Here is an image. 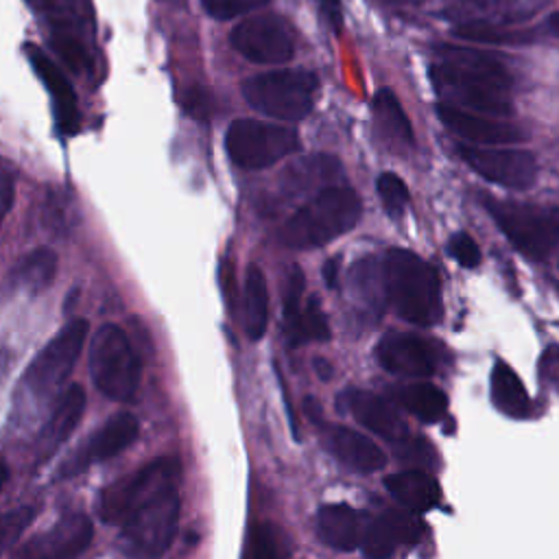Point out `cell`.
Returning a JSON list of instances; mask_svg holds the SVG:
<instances>
[{
  "label": "cell",
  "instance_id": "obj_40",
  "mask_svg": "<svg viewBox=\"0 0 559 559\" xmlns=\"http://www.w3.org/2000/svg\"><path fill=\"white\" fill-rule=\"evenodd\" d=\"M319 7V13L328 22L332 31H341L343 24V11H341V0H314Z\"/></svg>",
  "mask_w": 559,
  "mask_h": 559
},
{
  "label": "cell",
  "instance_id": "obj_36",
  "mask_svg": "<svg viewBox=\"0 0 559 559\" xmlns=\"http://www.w3.org/2000/svg\"><path fill=\"white\" fill-rule=\"evenodd\" d=\"M205 11L216 17V20H229V17H238L242 13H249L262 4H266L269 0H201Z\"/></svg>",
  "mask_w": 559,
  "mask_h": 559
},
{
  "label": "cell",
  "instance_id": "obj_7",
  "mask_svg": "<svg viewBox=\"0 0 559 559\" xmlns=\"http://www.w3.org/2000/svg\"><path fill=\"white\" fill-rule=\"evenodd\" d=\"M317 92L319 81L308 70H273L242 83V96L253 109L288 122L301 120L312 111Z\"/></svg>",
  "mask_w": 559,
  "mask_h": 559
},
{
  "label": "cell",
  "instance_id": "obj_24",
  "mask_svg": "<svg viewBox=\"0 0 559 559\" xmlns=\"http://www.w3.org/2000/svg\"><path fill=\"white\" fill-rule=\"evenodd\" d=\"M57 273V253L52 249L39 247L26 253L11 271V284L26 293V295H39L44 293Z\"/></svg>",
  "mask_w": 559,
  "mask_h": 559
},
{
  "label": "cell",
  "instance_id": "obj_38",
  "mask_svg": "<svg viewBox=\"0 0 559 559\" xmlns=\"http://www.w3.org/2000/svg\"><path fill=\"white\" fill-rule=\"evenodd\" d=\"M33 518H35L33 507H17V509H13L4 515V520H2V544H4V548H9L13 542H17V537L33 522Z\"/></svg>",
  "mask_w": 559,
  "mask_h": 559
},
{
  "label": "cell",
  "instance_id": "obj_19",
  "mask_svg": "<svg viewBox=\"0 0 559 559\" xmlns=\"http://www.w3.org/2000/svg\"><path fill=\"white\" fill-rule=\"evenodd\" d=\"M321 441L330 454L356 472H378L386 456L367 435L347 426H323Z\"/></svg>",
  "mask_w": 559,
  "mask_h": 559
},
{
  "label": "cell",
  "instance_id": "obj_6",
  "mask_svg": "<svg viewBox=\"0 0 559 559\" xmlns=\"http://www.w3.org/2000/svg\"><path fill=\"white\" fill-rule=\"evenodd\" d=\"M483 203L522 255L542 260L559 247V205H531L491 197H485Z\"/></svg>",
  "mask_w": 559,
  "mask_h": 559
},
{
  "label": "cell",
  "instance_id": "obj_12",
  "mask_svg": "<svg viewBox=\"0 0 559 559\" xmlns=\"http://www.w3.org/2000/svg\"><path fill=\"white\" fill-rule=\"evenodd\" d=\"M231 46L249 61L275 66L295 52L290 26L280 15H255L231 31Z\"/></svg>",
  "mask_w": 559,
  "mask_h": 559
},
{
  "label": "cell",
  "instance_id": "obj_33",
  "mask_svg": "<svg viewBox=\"0 0 559 559\" xmlns=\"http://www.w3.org/2000/svg\"><path fill=\"white\" fill-rule=\"evenodd\" d=\"M376 188H378V197H380L386 214L393 218L402 216L408 205V199H411L406 183L395 173H382L378 177Z\"/></svg>",
  "mask_w": 559,
  "mask_h": 559
},
{
  "label": "cell",
  "instance_id": "obj_46",
  "mask_svg": "<svg viewBox=\"0 0 559 559\" xmlns=\"http://www.w3.org/2000/svg\"><path fill=\"white\" fill-rule=\"evenodd\" d=\"M384 4H397V7H415L421 4L424 0H382Z\"/></svg>",
  "mask_w": 559,
  "mask_h": 559
},
{
  "label": "cell",
  "instance_id": "obj_13",
  "mask_svg": "<svg viewBox=\"0 0 559 559\" xmlns=\"http://www.w3.org/2000/svg\"><path fill=\"white\" fill-rule=\"evenodd\" d=\"M138 419L131 413L111 415L103 426H98V430L90 435V439L81 443L72 456L61 463L57 478H70L98 461L116 456L138 439Z\"/></svg>",
  "mask_w": 559,
  "mask_h": 559
},
{
  "label": "cell",
  "instance_id": "obj_20",
  "mask_svg": "<svg viewBox=\"0 0 559 559\" xmlns=\"http://www.w3.org/2000/svg\"><path fill=\"white\" fill-rule=\"evenodd\" d=\"M85 411V393L81 384H70L68 389H63V393L59 395V400H55L52 411L37 437V454L39 461H46L48 456H52L63 441L74 432L76 424L81 421Z\"/></svg>",
  "mask_w": 559,
  "mask_h": 559
},
{
  "label": "cell",
  "instance_id": "obj_26",
  "mask_svg": "<svg viewBox=\"0 0 559 559\" xmlns=\"http://www.w3.org/2000/svg\"><path fill=\"white\" fill-rule=\"evenodd\" d=\"M491 402L509 417H526L531 411V400L520 376L504 360H496L491 369Z\"/></svg>",
  "mask_w": 559,
  "mask_h": 559
},
{
  "label": "cell",
  "instance_id": "obj_41",
  "mask_svg": "<svg viewBox=\"0 0 559 559\" xmlns=\"http://www.w3.org/2000/svg\"><path fill=\"white\" fill-rule=\"evenodd\" d=\"M183 107L197 116V118H205L210 114V96L201 90H190L188 96L183 98Z\"/></svg>",
  "mask_w": 559,
  "mask_h": 559
},
{
  "label": "cell",
  "instance_id": "obj_14",
  "mask_svg": "<svg viewBox=\"0 0 559 559\" xmlns=\"http://www.w3.org/2000/svg\"><path fill=\"white\" fill-rule=\"evenodd\" d=\"M92 520L85 513H68L44 533L20 546V559H76L92 542Z\"/></svg>",
  "mask_w": 559,
  "mask_h": 559
},
{
  "label": "cell",
  "instance_id": "obj_32",
  "mask_svg": "<svg viewBox=\"0 0 559 559\" xmlns=\"http://www.w3.org/2000/svg\"><path fill=\"white\" fill-rule=\"evenodd\" d=\"M397 544H400V539H397L386 513L367 522L362 542H360L367 559H389Z\"/></svg>",
  "mask_w": 559,
  "mask_h": 559
},
{
  "label": "cell",
  "instance_id": "obj_45",
  "mask_svg": "<svg viewBox=\"0 0 559 559\" xmlns=\"http://www.w3.org/2000/svg\"><path fill=\"white\" fill-rule=\"evenodd\" d=\"M544 28H546L548 33H552L555 37H559V11L550 13V15L544 20Z\"/></svg>",
  "mask_w": 559,
  "mask_h": 559
},
{
  "label": "cell",
  "instance_id": "obj_4",
  "mask_svg": "<svg viewBox=\"0 0 559 559\" xmlns=\"http://www.w3.org/2000/svg\"><path fill=\"white\" fill-rule=\"evenodd\" d=\"M179 522V489L168 485L142 500L120 528V548L129 559H159L170 548Z\"/></svg>",
  "mask_w": 559,
  "mask_h": 559
},
{
  "label": "cell",
  "instance_id": "obj_23",
  "mask_svg": "<svg viewBox=\"0 0 559 559\" xmlns=\"http://www.w3.org/2000/svg\"><path fill=\"white\" fill-rule=\"evenodd\" d=\"M384 487L404 509L415 513H424L437 507L441 498L439 483L421 469H406V472L391 474L386 476Z\"/></svg>",
  "mask_w": 559,
  "mask_h": 559
},
{
  "label": "cell",
  "instance_id": "obj_21",
  "mask_svg": "<svg viewBox=\"0 0 559 559\" xmlns=\"http://www.w3.org/2000/svg\"><path fill=\"white\" fill-rule=\"evenodd\" d=\"M347 406L356 417V421L367 430L376 432L378 437L393 443H402V439L406 437L404 419L397 415V411L389 402H384L376 393L352 391L347 393Z\"/></svg>",
  "mask_w": 559,
  "mask_h": 559
},
{
  "label": "cell",
  "instance_id": "obj_39",
  "mask_svg": "<svg viewBox=\"0 0 559 559\" xmlns=\"http://www.w3.org/2000/svg\"><path fill=\"white\" fill-rule=\"evenodd\" d=\"M539 373L546 384L559 389V347L546 349V354L542 356V362H539Z\"/></svg>",
  "mask_w": 559,
  "mask_h": 559
},
{
  "label": "cell",
  "instance_id": "obj_35",
  "mask_svg": "<svg viewBox=\"0 0 559 559\" xmlns=\"http://www.w3.org/2000/svg\"><path fill=\"white\" fill-rule=\"evenodd\" d=\"M304 288H306L304 271L297 264H293L286 277V288H284V319L295 317L304 308Z\"/></svg>",
  "mask_w": 559,
  "mask_h": 559
},
{
  "label": "cell",
  "instance_id": "obj_3",
  "mask_svg": "<svg viewBox=\"0 0 559 559\" xmlns=\"http://www.w3.org/2000/svg\"><path fill=\"white\" fill-rule=\"evenodd\" d=\"M358 218V194L345 186H328L282 225L280 240L290 249L321 247L349 231Z\"/></svg>",
  "mask_w": 559,
  "mask_h": 559
},
{
  "label": "cell",
  "instance_id": "obj_31",
  "mask_svg": "<svg viewBox=\"0 0 559 559\" xmlns=\"http://www.w3.org/2000/svg\"><path fill=\"white\" fill-rule=\"evenodd\" d=\"M373 114L378 124L384 129L386 135L395 138L402 144H413V129L411 122L397 100V96L391 90H380L373 98Z\"/></svg>",
  "mask_w": 559,
  "mask_h": 559
},
{
  "label": "cell",
  "instance_id": "obj_1",
  "mask_svg": "<svg viewBox=\"0 0 559 559\" xmlns=\"http://www.w3.org/2000/svg\"><path fill=\"white\" fill-rule=\"evenodd\" d=\"M439 57L441 61L430 68V79L443 103L485 116L513 114L509 98L513 79L500 59L454 46H441Z\"/></svg>",
  "mask_w": 559,
  "mask_h": 559
},
{
  "label": "cell",
  "instance_id": "obj_43",
  "mask_svg": "<svg viewBox=\"0 0 559 559\" xmlns=\"http://www.w3.org/2000/svg\"><path fill=\"white\" fill-rule=\"evenodd\" d=\"M338 269H341V258H330L325 264H323V280L330 288H336L338 286Z\"/></svg>",
  "mask_w": 559,
  "mask_h": 559
},
{
  "label": "cell",
  "instance_id": "obj_28",
  "mask_svg": "<svg viewBox=\"0 0 559 559\" xmlns=\"http://www.w3.org/2000/svg\"><path fill=\"white\" fill-rule=\"evenodd\" d=\"M397 402L413 413L424 424L439 421L448 411V397L445 393L435 386L432 382H411L406 386L395 389Z\"/></svg>",
  "mask_w": 559,
  "mask_h": 559
},
{
  "label": "cell",
  "instance_id": "obj_44",
  "mask_svg": "<svg viewBox=\"0 0 559 559\" xmlns=\"http://www.w3.org/2000/svg\"><path fill=\"white\" fill-rule=\"evenodd\" d=\"M312 367H314V371H317V376L321 378V380H330V376H332V365L325 360V358H314V362H312Z\"/></svg>",
  "mask_w": 559,
  "mask_h": 559
},
{
  "label": "cell",
  "instance_id": "obj_18",
  "mask_svg": "<svg viewBox=\"0 0 559 559\" xmlns=\"http://www.w3.org/2000/svg\"><path fill=\"white\" fill-rule=\"evenodd\" d=\"M548 0H452L448 15L456 17L459 24L483 22L511 26L539 13Z\"/></svg>",
  "mask_w": 559,
  "mask_h": 559
},
{
  "label": "cell",
  "instance_id": "obj_9",
  "mask_svg": "<svg viewBox=\"0 0 559 559\" xmlns=\"http://www.w3.org/2000/svg\"><path fill=\"white\" fill-rule=\"evenodd\" d=\"M225 148L231 162L247 170L266 168L299 148V135L290 127L234 120L225 133Z\"/></svg>",
  "mask_w": 559,
  "mask_h": 559
},
{
  "label": "cell",
  "instance_id": "obj_27",
  "mask_svg": "<svg viewBox=\"0 0 559 559\" xmlns=\"http://www.w3.org/2000/svg\"><path fill=\"white\" fill-rule=\"evenodd\" d=\"M341 175V166L330 155H310L290 164L282 175V190L288 194H299L314 188L317 183L332 181Z\"/></svg>",
  "mask_w": 559,
  "mask_h": 559
},
{
  "label": "cell",
  "instance_id": "obj_30",
  "mask_svg": "<svg viewBox=\"0 0 559 559\" xmlns=\"http://www.w3.org/2000/svg\"><path fill=\"white\" fill-rule=\"evenodd\" d=\"M286 334L290 345H301L308 341L323 343L330 338L328 317L314 297L308 299L295 317L286 319Z\"/></svg>",
  "mask_w": 559,
  "mask_h": 559
},
{
  "label": "cell",
  "instance_id": "obj_16",
  "mask_svg": "<svg viewBox=\"0 0 559 559\" xmlns=\"http://www.w3.org/2000/svg\"><path fill=\"white\" fill-rule=\"evenodd\" d=\"M376 356L382 369L406 378H426L435 371V354L428 343L408 332H386Z\"/></svg>",
  "mask_w": 559,
  "mask_h": 559
},
{
  "label": "cell",
  "instance_id": "obj_15",
  "mask_svg": "<svg viewBox=\"0 0 559 559\" xmlns=\"http://www.w3.org/2000/svg\"><path fill=\"white\" fill-rule=\"evenodd\" d=\"M437 116L441 122L459 138H463L467 144H480V146H502L526 140V131H522L513 122L498 120L496 116H485L476 111H467L448 103L437 105Z\"/></svg>",
  "mask_w": 559,
  "mask_h": 559
},
{
  "label": "cell",
  "instance_id": "obj_10",
  "mask_svg": "<svg viewBox=\"0 0 559 559\" xmlns=\"http://www.w3.org/2000/svg\"><path fill=\"white\" fill-rule=\"evenodd\" d=\"M181 467L175 456H159L144 467L114 480L100 491L98 513L109 524H122V520L155 491L179 485Z\"/></svg>",
  "mask_w": 559,
  "mask_h": 559
},
{
  "label": "cell",
  "instance_id": "obj_17",
  "mask_svg": "<svg viewBox=\"0 0 559 559\" xmlns=\"http://www.w3.org/2000/svg\"><path fill=\"white\" fill-rule=\"evenodd\" d=\"M26 57L31 68L35 70V74L39 76V81L46 85V90L50 92L52 100H55V120H57V129L63 135H72L79 131V107H76V94L68 81V76L63 74V70H59V66L37 46H24Z\"/></svg>",
  "mask_w": 559,
  "mask_h": 559
},
{
  "label": "cell",
  "instance_id": "obj_25",
  "mask_svg": "<svg viewBox=\"0 0 559 559\" xmlns=\"http://www.w3.org/2000/svg\"><path fill=\"white\" fill-rule=\"evenodd\" d=\"M349 288L362 308L380 314L384 308V301L389 299L386 282H384V264H380L373 255L360 258L349 271Z\"/></svg>",
  "mask_w": 559,
  "mask_h": 559
},
{
  "label": "cell",
  "instance_id": "obj_8",
  "mask_svg": "<svg viewBox=\"0 0 559 559\" xmlns=\"http://www.w3.org/2000/svg\"><path fill=\"white\" fill-rule=\"evenodd\" d=\"M140 358L135 356L124 332L105 323L90 343V373L96 389L116 402L133 400L140 384Z\"/></svg>",
  "mask_w": 559,
  "mask_h": 559
},
{
  "label": "cell",
  "instance_id": "obj_42",
  "mask_svg": "<svg viewBox=\"0 0 559 559\" xmlns=\"http://www.w3.org/2000/svg\"><path fill=\"white\" fill-rule=\"evenodd\" d=\"M11 203H13V177H11V170L4 168L2 170V210H4V214L11 210Z\"/></svg>",
  "mask_w": 559,
  "mask_h": 559
},
{
  "label": "cell",
  "instance_id": "obj_5",
  "mask_svg": "<svg viewBox=\"0 0 559 559\" xmlns=\"http://www.w3.org/2000/svg\"><path fill=\"white\" fill-rule=\"evenodd\" d=\"M87 338V321L74 319L66 323L31 360L22 376L20 391L28 395L31 402L44 404L48 400H59L63 384L72 373L83 345Z\"/></svg>",
  "mask_w": 559,
  "mask_h": 559
},
{
  "label": "cell",
  "instance_id": "obj_29",
  "mask_svg": "<svg viewBox=\"0 0 559 559\" xmlns=\"http://www.w3.org/2000/svg\"><path fill=\"white\" fill-rule=\"evenodd\" d=\"M245 332L251 341H258L266 332L269 319V290L266 277L258 264H251L245 277Z\"/></svg>",
  "mask_w": 559,
  "mask_h": 559
},
{
  "label": "cell",
  "instance_id": "obj_34",
  "mask_svg": "<svg viewBox=\"0 0 559 559\" xmlns=\"http://www.w3.org/2000/svg\"><path fill=\"white\" fill-rule=\"evenodd\" d=\"M251 559H284L277 531L269 522H260L251 531Z\"/></svg>",
  "mask_w": 559,
  "mask_h": 559
},
{
  "label": "cell",
  "instance_id": "obj_11",
  "mask_svg": "<svg viewBox=\"0 0 559 559\" xmlns=\"http://www.w3.org/2000/svg\"><path fill=\"white\" fill-rule=\"evenodd\" d=\"M456 153L483 179L509 190H526L537 179V159L528 151L465 142L456 146Z\"/></svg>",
  "mask_w": 559,
  "mask_h": 559
},
{
  "label": "cell",
  "instance_id": "obj_22",
  "mask_svg": "<svg viewBox=\"0 0 559 559\" xmlns=\"http://www.w3.org/2000/svg\"><path fill=\"white\" fill-rule=\"evenodd\" d=\"M365 526L362 515L349 504H325L317 513L319 537L343 552L354 550L362 542Z\"/></svg>",
  "mask_w": 559,
  "mask_h": 559
},
{
  "label": "cell",
  "instance_id": "obj_37",
  "mask_svg": "<svg viewBox=\"0 0 559 559\" xmlns=\"http://www.w3.org/2000/svg\"><path fill=\"white\" fill-rule=\"evenodd\" d=\"M448 251H450V255H452L461 266H465V269H474V266H478V262H480V249H478L476 240H474L469 234H465V231L454 234V236L450 238Z\"/></svg>",
  "mask_w": 559,
  "mask_h": 559
},
{
  "label": "cell",
  "instance_id": "obj_2",
  "mask_svg": "<svg viewBox=\"0 0 559 559\" xmlns=\"http://www.w3.org/2000/svg\"><path fill=\"white\" fill-rule=\"evenodd\" d=\"M382 264L386 297L397 317L415 325L439 323L443 304L437 271L408 249H391Z\"/></svg>",
  "mask_w": 559,
  "mask_h": 559
}]
</instances>
